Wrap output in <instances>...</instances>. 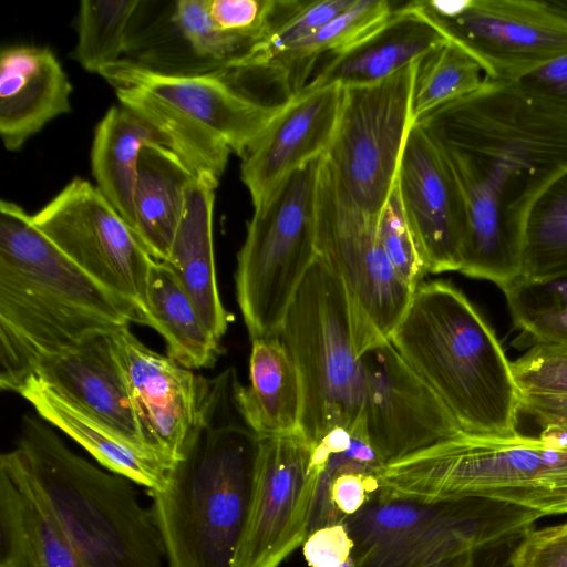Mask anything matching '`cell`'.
Returning a JSON list of instances; mask_svg holds the SVG:
<instances>
[{
  "label": "cell",
  "mask_w": 567,
  "mask_h": 567,
  "mask_svg": "<svg viewBox=\"0 0 567 567\" xmlns=\"http://www.w3.org/2000/svg\"><path fill=\"white\" fill-rule=\"evenodd\" d=\"M415 122L445 159L465 202L458 272L501 289L517 280L527 212L567 169V120L529 101L512 82L487 78Z\"/></svg>",
  "instance_id": "cell-1"
},
{
  "label": "cell",
  "mask_w": 567,
  "mask_h": 567,
  "mask_svg": "<svg viewBox=\"0 0 567 567\" xmlns=\"http://www.w3.org/2000/svg\"><path fill=\"white\" fill-rule=\"evenodd\" d=\"M131 323L142 312L81 270L18 204L0 202V388L17 392L37 362Z\"/></svg>",
  "instance_id": "cell-2"
},
{
  "label": "cell",
  "mask_w": 567,
  "mask_h": 567,
  "mask_svg": "<svg viewBox=\"0 0 567 567\" xmlns=\"http://www.w3.org/2000/svg\"><path fill=\"white\" fill-rule=\"evenodd\" d=\"M236 375L217 377L205 417L167 485L148 491L169 567H233L246 527L259 436L235 421Z\"/></svg>",
  "instance_id": "cell-3"
},
{
  "label": "cell",
  "mask_w": 567,
  "mask_h": 567,
  "mask_svg": "<svg viewBox=\"0 0 567 567\" xmlns=\"http://www.w3.org/2000/svg\"><path fill=\"white\" fill-rule=\"evenodd\" d=\"M51 426L24 415L0 470L48 507L87 567H162V536L134 482L78 455Z\"/></svg>",
  "instance_id": "cell-4"
},
{
  "label": "cell",
  "mask_w": 567,
  "mask_h": 567,
  "mask_svg": "<svg viewBox=\"0 0 567 567\" xmlns=\"http://www.w3.org/2000/svg\"><path fill=\"white\" fill-rule=\"evenodd\" d=\"M389 341L462 432L517 433L520 393L512 364L493 329L455 286L437 280L417 286Z\"/></svg>",
  "instance_id": "cell-5"
},
{
  "label": "cell",
  "mask_w": 567,
  "mask_h": 567,
  "mask_svg": "<svg viewBox=\"0 0 567 567\" xmlns=\"http://www.w3.org/2000/svg\"><path fill=\"white\" fill-rule=\"evenodd\" d=\"M421 502L477 497L567 514V445L516 433L461 432L385 464L377 498Z\"/></svg>",
  "instance_id": "cell-6"
},
{
  "label": "cell",
  "mask_w": 567,
  "mask_h": 567,
  "mask_svg": "<svg viewBox=\"0 0 567 567\" xmlns=\"http://www.w3.org/2000/svg\"><path fill=\"white\" fill-rule=\"evenodd\" d=\"M279 338L299 372L300 432L312 444L361 417L363 374L349 293L317 257L286 313Z\"/></svg>",
  "instance_id": "cell-7"
},
{
  "label": "cell",
  "mask_w": 567,
  "mask_h": 567,
  "mask_svg": "<svg viewBox=\"0 0 567 567\" xmlns=\"http://www.w3.org/2000/svg\"><path fill=\"white\" fill-rule=\"evenodd\" d=\"M322 156L289 174L257 207L237 256L236 296L252 340L279 337L289 306L317 258Z\"/></svg>",
  "instance_id": "cell-8"
},
{
  "label": "cell",
  "mask_w": 567,
  "mask_h": 567,
  "mask_svg": "<svg viewBox=\"0 0 567 567\" xmlns=\"http://www.w3.org/2000/svg\"><path fill=\"white\" fill-rule=\"evenodd\" d=\"M419 61L381 82L343 87L337 127L323 155L339 194L374 218L395 186L415 121L412 100Z\"/></svg>",
  "instance_id": "cell-9"
},
{
  "label": "cell",
  "mask_w": 567,
  "mask_h": 567,
  "mask_svg": "<svg viewBox=\"0 0 567 567\" xmlns=\"http://www.w3.org/2000/svg\"><path fill=\"white\" fill-rule=\"evenodd\" d=\"M409 3L494 81L513 82L567 54V0Z\"/></svg>",
  "instance_id": "cell-10"
},
{
  "label": "cell",
  "mask_w": 567,
  "mask_h": 567,
  "mask_svg": "<svg viewBox=\"0 0 567 567\" xmlns=\"http://www.w3.org/2000/svg\"><path fill=\"white\" fill-rule=\"evenodd\" d=\"M378 218L352 206L323 166L317 207V257L336 274L351 299L360 353L389 340L414 290L399 277L377 234Z\"/></svg>",
  "instance_id": "cell-11"
},
{
  "label": "cell",
  "mask_w": 567,
  "mask_h": 567,
  "mask_svg": "<svg viewBox=\"0 0 567 567\" xmlns=\"http://www.w3.org/2000/svg\"><path fill=\"white\" fill-rule=\"evenodd\" d=\"M34 225L81 270L146 319L154 258L100 189L73 178L32 215Z\"/></svg>",
  "instance_id": "cell-12"
},
{
  "label": "cell",
  "mask_w": 567,
  "mask_h": 567,
  "mask_svg": "<svg viewBox=\"0 0 567 567\" xmlns=\"http://www.w3.org/2000/svg\"><path fill=\"white\" fill-rule=\"evenodd\" d=\"M311 443L259 436L250 507L233 567H278L308 536L316 488Z\"/></svg>",
  "instance_id": "cell-13"
},
{
  "label": "cell",
  "mask_w": 567,
  "mask_h": 567,
  "mask_svg": "<svg viewBox=\"0 0 567 567\" xmlns=\"http://www.w3.org/2000/svg\"><path fill=\"white\" fill-rule=\"evenodd\" d=\"M361 417L370 443L386 464L462 432L435 391L389 340L361 353Z\"/></svg>",
  "instance_id": "cell-14"
},
{
  "label": "cell",
  "mask_w": 567,
  "mask_h": 567,
  "mask_svg": "<svg viewBox=\"0 0 567 567\" xmlns=\"http://www.w3.org/2000/svg\"><path fill=\"white\" fill-rule=\"evenodd\" d=\"M111 340L146 446L176 463L205 417L217 379L150 349L130 327L111 333Z\"/></svg>",
  "instance_id": "cell-15"
},
{
  "label": "cell",
  "mask_w": 567,
  "mask_h": 567,
  "mask_svg": "<svg viewBox=\"0 0 567 567\" xmlns=\"http://www.w3.org/2000/svg\"><path fill=\"white\" fill-rule=\"evenodd\" d=\"M113 87L140 89L166 104L189 128L244 157L279 105L256 101L214 73L174 75L152 71L130 59L97 71Z\"/></svg>",
  "instance_id": "cell-16"
},
{
  "label": "cell",
  "mask_w": 567,
  "mask_h": 567,
  "mask_svg": "<svg viewBox=\"0 0 567 567\" xmlns=\"http://www.w3.org/2000/svg\"><path fill=\"white\" fill-rule=\"evenodd\" d=\"M395 186L429 272L458 271L467 231L465 202L445 159L415 121Z\"/></svg>",
  "instance_id": "cell-17"
},
{
  "label": "cell",
  "mask_w": 567,
  "mask_h": 567,
  "mask_svg": "<svg viewBox=\"0 0 567 567\" xmlns=\"http://www.w3.org/2000/svg\"><path fill=\"white\" fill-rule=\"evenodd\" d=\"M343 87L303 85L278 107L245 154L240 177L254 207L259 206L292 172L324 155L333 137Z\"/></svg>",
  "instance_id": "cell-18"
},
{
  "label": "cell",
  "mask_w": 567,
  "mask_h": 567,
  "mask_svg": "<svg viewBox=\"0 0 567 567\" xmlns=\"http://www.w3.org/2000/svg\"><path fill=\"white\" fill-rule=\"evenodd\" d=\"M543 516L493 499L456 498L435 520L354 561L357 567H424L524 534Z\"/></svg>",
  "instance_id": "cell-19"
},
{
  "label": "cell",
  "mask_w": 567,
  "mask_h": 567,
  "mask_svg": "<svg viewBox=\"0 0 567 567\" xmlns=\"http://www.w3.org/2000/svg\"><path fill=\"white\" fill-rule=\"evenodd\" d=\"M29 378L127 441L148 449L111 333L40 359Z\"/></svg>",
  "instance_id": "cell-20"
},
{
  "label": "cell",
  "mask_w": 567,
  "mask_h": 567,
  "mask_svg": "<svg viewBox=\"0 0 567 567\" xmlns=\"http://www.w3.org/2000/svg\"><path fill=\"white\" fill-rule=\"evenodd\" d=\"M311 445L316 488L308 535L327 525L343 524L377 498L385 466L368 439L362 419L333 427Z\"/></svg>",
  "instance_id": "cell-21"
},
{
  "label": "cell",
  "mask_w": 567,
  "mask_h": 567,
  "mask_svg": "<svg viewBox=\"0 0 567 567\" xmlns=\"http://www.w3.org/2000/svg\"><path fill=\"white\" fill-rule=\"evenodd\" d=\"M72 84L55 54L17 44L0 53V135L8 151L22 147L54 117L71 111Z\"/></svg>",
  "instance_id": "cell-22"
},
{
  "label": "cell",
  "mask_w": 567,
  "mask_h": 567,
  "mask_svg": "<svg viewBox=\"0 0 567 567\" xmlns=\"http://www.w3.org/2000/svg\"><path fill=\"white\" fill-rule=\"evenodd\" d=\"M447 40L410 3L395 7L389 18L331 59L305 85L341 87L374 84L421 60Z\"/></svg>",
  "instance_id": "cell-23"
},
{
  "label": "cell",
  "mask_w": 567,
  "mask_h": 567,
  "mask_svg": "<svg viewBox=\"0 0 567 567\" xmlns=\"http://www.w3.org/2000/svg\"><path fill=\"white\" fill-rule=\"evenodd\" d=\"M16 393L27 400L41 419L75 441L107 471L148 491H162L167 485L175 465L173 461L127 441L32 378Z\"/></svg>",
  "instance_id": "cell-24"
},
{
  "label": "cell",
  "mask_w": 567,
  "mask_h": 567,
  "mask_svg": "<svg viewBox=\"0 0 567 567\" xmlns=\"http://www.w3.org/2000/svg\"><path fill=\"white\" fill-rule=\"evenodd\" d=\"M218 182L197 176L192 184L186 208L164 262L176 275L194 301L209 331L221 340L231 320L217 286L213 209Z\"/></svg>",
  "instance_id": "cell-25"
},
{
  "label": "cell",
  "mask_w": 567,
  "mask_h": 567,
  "mask_svg": "<svg viewBox=\"0 0 567 567\" xmlns=\"http://www.w3.org/2000/svg\"><path fill=\"white\" fill-rule=\"evenodd\" d=\"M234 400L243 421L258 436L300 431V377L279 337L251 341L249 383L236 381Z\"/></svg>",
  "instance_id": "cell-26"
},
{
  "label": "cell",
  "mask_w": 567,
  "mask_h": 567,
  "mask_svg": "<svg viewBox=\"0 0 567 567\" xmlns=\"http://www.w3.org/2000/svg\"><path fill=\"white\" fill-rule=\"evenodd\" d=\"M196 178L171 148L150 144L141 150L133 196V230L155 260H166Z\"/></svg>",
  "instance_id": "cell-27"
},
{
  "label": "cell",
  "mask_w": 567,
  "mask_h": 567,
  "mask_svg": "<svg viewBox=\"0 0 567 567\" xmlns=\"http://www.w3.org/2000/svg\"><path fill=\"white\" fill-rule=\"evenodd\" d=\"M0 563L87 567L48 507L0 470Z\"/></svg>",
  "instance_id": "cell-28"
},
{
  "label": "cell",
  "mask_w": 567,
  "mask_h": 567,
  "mask_svg": "<svg viewBox=\"0 0 567 567\" xmlns=\"http://www.w3.org/2000/svg\"><path fill=\"white\" fill-rule=\"evenodd\" d=\"M150 144L168 147L159 132L123 105L110 107L95 127L91 166L96 187L132 229L138 156Z\"/></svg>",
  "instance_id": "cell-29"
},
{
  "label": "cell",
  "mask_w": 567,
  "mask_h": 567,
  "mask_svg": "<svg viewBox=\"0 0 567 567\" xmlns=\"http://www.w3.org/2000/svg\"><path fill=\"white\" fill-rule=\"evenodd\" d=\"M147 326L165 340L167 355L194 370L215 364L218 340L204 323L194 301L164 262L154 260L146 290Z\"/></svg>",
  "instance_id": "cell-30"
},
{
  "label": "cell",
  "mask_w": 567,
  "mask_h": 567,
  "mask_svg": "<svg viewBox=\"0 0 567 567\" xmlns=\"http://www.w3.org/2000/svg\"><path fill=\"white\" fill-rule=\"evenodd\" d=\"M563 277H567V169L539 193L527 212L518 279Z\"/></svg>",
  "instance_id": "cell-31"
},
{
  "label": "cell",
  "mask_w": 567,
  "mask_h": 567,
  "mask_svg": "<svg viewBox=\"0 0 567 567\" xmlns=\"http://www.w3.org/2000/svg\"><path fill=\"white\" fill-rule=\"evenodd\" d=\"M388 0H353L352 3L311 34L255 71H239L245 75L266 74L272 79H288L291 71L307 65L322 53L340 51L370 33L393 12Z\"/></svg>",
  "instance_id": "cell-32"
},
{
  "label": "cell",
  "mask_w": 567,
  "mask_h": 567,
  "mask_svg": "<svg viewBox=\"0 0 567 567\" xmlns=\"http://www.w3.org/2000/svg\"><path fill=\"white\" fill-rule=\"evenodd\" d=\"M502 290L524 346L567 349V277L543 281L517 279Z\"/></svg>",
  "instance_id": "cell-33"
},
{
  "label": "cell",
  "mask_w": 567,
  "mask_h": 567,
  "mask_svg": "<svg viewBox=\"0 0 567 567\" xmlns=\"http://www.w3.org/2000/svg\"><path fill=\"white\" fill-rule=\"evenodd\" d=\"M140 0H82L72 56L86 71H97L127 52L131 24Z\"/></svg>",
  "instance_id": "cell-34"
},
{
  "label": "cell",
  "mask_w": 567,
  "mask_h": 567,
  "mask_svg": "<svg viewBox=\"0 0 567 567\" xmlns=\"http://www.w3.org/2000/svg\"><path fill=\"white\" fill-rule=\"evenodd\" d=\"M452 502L374 498L343 523L354 543L352 558L359 559L372 548L392 543L435 520Z\"/></svg>",
  "instance_id": "cell-35"
},
{
  "label": "cell",
  "mask_w": 567,
  "mask_h": 567,
  "mask_svg": "<svg viewBox=\"0 0 567 567\" xmlns=\"http://www.w3.org/2000/svg\"><path fill=\"white\" fill-rule=\"evenodd\" d=\"M486 79L481 64L447 40L419 61L412 100L414 118L478 89Z\"/></svg>",
  "instance_id": "cell-36"
},
{
  "label": "cell",
  "mask_w": 567,
  "mask_h": 567,
  "mask_svg": "<svg viewBox=\"0 0 567 567\" xmlns=\"http://www.w3.org/2000/svg\"><path fill=\"white\" fill-rule=\"evenodd\" d=\"M353 0L295 1L268 37L244 58L221 70L255 71L309 38Z\"/></svg>",
  "instance_id": "cell-37"
},
{
  "label": "cell",
  "mask_w": 567,
  "mask_h": 567,
  "mask_svg": "<svg viewBox=\"0 0 567 567\" xmlns=\"http://www.w3.org/2000/svg\"><path fill=\"white\" fill-rule=\"evenodd\" d=\"M377 234L399 277L415 290L429 269L404 215L396 186L378 216Z\"/></svg>",
  "instance_id": "cell-38"
},
{
  "label": "cell",
  "mask_w": 567,
  "mask_h": 567,
  "mask_svg": "<svg viewBox=\"0 0 567 567\" xmlns=\"http://www.w3.org/2000/svg\"><path fill=\"white\" fill-rule=\"evenodd\" d=\"M292 1L207 0L214 23L221 31L264 41L289 10Z\"/></svg>",
  "instance_id": "cell-39"
},
{
  "label": "cell",
  "mask_w": 567,
  "mask_h": 567,
  "mask_svg": "<svg viewBox=\"0 0 567 567\" xmlns=\"http://www.w3.org/2000/svg\"><path fill=\"white\" fill-rule=\"evenodd\" d=\"M511 364L520 395H567V349L535 344Z\"/></svg>",
  "instance_id": "cell-40"
},
{
  "label": "cell",
  "mask_w": 567,
  "mask_h": 567,
  "mask_svg": "<svg viewBox=\"0 0 567 567\" xmlns=\"http://www.w3.org/2000/svg\"><path fill=\"white\" fill-rule=\"evenodd\" d=\"M533 103L567 120V54L512 82Z\"/></svg>",
  "instance_id": "cell-41"
},
{
  "label": "cell",
  "mask_w": 567,
  "mask_h": 567,
  "mask_svg": "<svg viewBox=\"0 0 567 567\" xmlns=\"http://www.w3.org/2000/svg\"><path fill=\"white\" fill-rule=\"evenodd\" d=\"M513 567H567V522L528 529L512 557Z\"/></svg>",
  "instance_id": "cell-42"
},
{
  "label": "cell",
  "mask_w": 567,
  "mask_h": 567,
  "mask_svg": "<svg viewBox=\"0 0 567 567\" xmlns=\"http://www.w3.org/2000/svg\"><path fill=\"white\" fill-rule=\"evenodd\" d=\"M354 543L344 524H333L311 532L302 544L310 567H341L351 557Z\"/></svg>",
  "instance_id": "cell-43"
},
{
  "label": "cell",
  "mask_w": 567,
  "mask_h": 567,
  "mask_svg": "<svg viewBox=\"0 0 567 567\" xmlns=\"http://www.w3.org/2000/svg\"><path fill=\"white\" fill-rule=\"evenodd\" d=\"M520 412L532 416L542 427L567 423V395H520Z\"/></svg>",
  "instance_id": "cell-44"
},
{
  "label": "cell",
  "mask_w": 567,
  "mask_h": 567,
  "mask_svg": "<svg viewBox=\"0 0 567 567\" xmlns=\"http://www.w3.org/2000/svg\"><path fill=\"white\" fill-rule=\"evenodd\" d=\"M524 534L512 536L476 550L473 567H513V553Z\"/></svg>",
  "instance_id": "cell-45"
},
{
  "label": "cell",
  "mask_w": 567,
  "mask_h": 567,
  "mask_svg": "<svg viewBox=\"0 0 567 567\" xmlns=\"http://www.w3.org/2000/svg\"><path fill=\"white\" fill-rule=\"evenodd\" d=\"M540 439L560 445H567V423L550 424L542 427Z\"/></svg>",
  "instance_id": "cell-46"
},
{
  "label": "cell",
  "mask_w": 567,
  "mask_h": 567,
  "mask_svg": "<svg viewBox=\"0 0 567 567\" xmlns=\"http://www.w3.org/2000/svg\"><path fill=\"white\" fill-rule=\"evenodd\" d=\"M475 560V551H465L424 567H473Z\"/></svg>",
  "instance_id": "cell-47"
},
{
  "label": "cell",
  "mask_w": 567,
  "mask_h": 567,
  "mask_svg": "<svg viewBox=\"0 0 567 567\" xmlns=\"http://www.w3.org/2000/svg\"><path fill=\"white\" fill-rule=\"evenodd\" d=\"M341 567H357V564L354 559L351 557L346 564H343Z\"/></svg>",
  "instance_id": "cell-48"
},
{
  "label": "cell",
  "mask_w": 567,
  "mask_h": 567,
  "mask_svg": "<svg viewBox=\"0 0 567 567\" xmlns=\"http://www.w3.org/2000/svg\"><path fill=\"white\" fill-rule=\"evenodd\" d=\"M0 567H20L17 564L13 563H0Z\"/></svg>",
  "instance_id": "cell-49"
}]
</instances>
